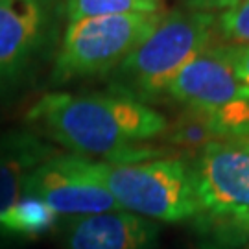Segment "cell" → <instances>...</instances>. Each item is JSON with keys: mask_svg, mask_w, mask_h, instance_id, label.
Masks as SVG:
<instances>
[{"mask_svg": "<svg viewBox=\"0 0 249 249\" xmlns=\"http://www.w3.org/2000/svg\"><path fill=\"white\" fill-rule=\"evenodd\" d=\"M65 18L115 17L133 13H162L164 0H65Z\"/></svg>", "mask_w": 249, "mask_h": 249, "instance_id": "13", "label": "cell"}, {"mask_svg": "<svg viewBox=\"0 0 249 249\" xmlns=\"http://www.w3.org/2000/svg\"><path fill=\"white\" fill-rule=\"evenodd\" d=\"M61 216L39 197L22 194V197L0 220V246L28 244L53 234Z\"/></svg>", "mask_w": 249, "mask_h": 249, "instance_id": "11", "label": "cell"}, {"mask_svg": "<svg viewBox=\"0 0 249 249\" xmlns=\"http://www.w3.org/2000/svg\"><path fill=\"white\" fill-rule=\"evenodd\" d=\"M61 150L32 129L0 133V220L24 194L26 179Z\"/></svg>", "mask_w": 249, "mask_h": 249, "instance_id": "10", "label": "cell"}, {"mask_svg": "<svg viewBox=\"0 0 249 249\" xmlns=\"http://www.w3.org/2000/svg\"><path fill=\"white\" fill-rule=\"evenodd\" d=\"M164 98L205 116L218 139L249 137V87H246L218 45L194 57L166 87Z\"/></svg>", "mask_w": 249, "mask_h": 249, "instance_id": "6", "label": "cell"}, {"mask_svg": "<svg viewBox=\"0 0 249 249\" xmlns=\"http://www.w3.org/2000/svg\"><path fill=\"white\" fill-rule=\"evenodd\" d=\"M218 36L225 45H249V0L218 15Z\"/></svg>", "mask_w": 249, "mask_h": 249, "instance_id": "15", "label": "cell"}, {"mask_svg": "<svg viewBox=\"0 0 249 249\" xmlns=\"http://www.w3.org/2000/svg\"><path fill=\"white\" fill-rule=\"evenodd\" d=\"M162 13L92 17L67 22L53 55L48 83L63 87L78 80L109 76L159 24Z\"/></svg>", "mask_w": 249, "mask_h": 249, "instance_id": "5", "label": "cell"}, {"mask_svg": "<svg viewBox=\"0 0 249 249\" xmlns=\"http://www.w3.org/2000/svg\"><path fill=\"white\" fill-rule=\"evenodd\" d=\"M188 249H229V248H225V246L218 244V242L209 240V238L201 236L199 240H196L194 244H190V246H188Z\"/></svg>", "mask_w": 249, "mask_h": 249, "instance_id": "18", "label": "cell"}, {"mask_svg": "<svg viewBox=\"0 0 249 249\" xmlns=\"http://www.w3.org/2000/svg\"><path fill=\"white\" fill-rule=\"evenodd\" d=\"M194 227L201 232V236L214 240L222 246H227L238 236L249 234V209L232 211L225 214H203L194 222Z\"/></svg>", "mask_w": 249, "mask_h": 249, "instance_id": "14", "label": "cell"}, {"mask_svg": "<svg viewBox=\"0 0 249 249\" xmlns=\"http://www.w3.org/2000/svg\"><path fill=\"white\" fill-rule=\"evenodd\" d=\"M28 129L83 159L129 164L160 157H181L153 146L168 127L155 107L107 89L74 94L52 90L34 102L24 115Z\"/></svg>", "mask_w": 249, "mask_h": 249, "instance_id": "1", "label": "cell"}, {"mask_svg": "<svg viewBox=\"0 0 249 249\" xmlns=\"http://www.w3.org/2000/svg\"><path fill=\"white\" fill-rule=\"evenodd\" d=\"M53 234L61 249H155L160 223L120 209L61 218Z\"/></svg>", "mask_w": 249, "mask_h": 249, "instance_id": "9", "label": "cell"}, {"mask_svg": "<svg viewBox=\"0 0 249 249\" xmlns=\"http://www.w3.org/2000/svg\"><path fill=\"white\" fill-rule=\"evenodd\" d=\"M203 214L249 209V137L214 141L190 159Z\"/></svg>", "mask_w": 249, "mask_h": 249, "instance_id": "8", "label": "cell"}, {"mask_svg": "<svg viewBox=\"0 0 249 249\" xmlns=\"http://www.w3.org/2000/svg\"><path fill=\"white\" fill-rule=\"evenodd\" d=\"M160 142L181 157H194L214 141H220L214 127L209 124L205 116L197 115L194 111H185L168 122L166 131L160 135Z\"/></svg>", "mask_w": 249, "mask_h": 249, "instance_id": "12", "label": "cell"}, {"mask_svg": "<svg viewBox=\"0 0 249 249\" xmlns=\"http://www.w3.org/2000/svg\"><path fill=\"white\" fill-rule=\"evenodd\" d=\"M225 248L229 249H249V234H244V236H238L232 242H229Z\"/></svg>", "mask_w": 249, "mask_h": 249, "instance_id": "19", "label": "cell"}, {"mask_svg": "<svg viewBox=\"0 0 249 249\" xmlns=\"http://www.w3.org/2000/svg\"><path fill=\"white\" fill-rule=\"evenodd\" d=\"M218 15L197 9L164 11L159 24L107 76L109 89L142 104L164 98L166 87L194 57L214 45Z\"/></svg>", "mask_w": 249, "mask_h": 249, "instance_id": "2", "label": "cell"}, {"mask_svg": "<svg viewBox=\"0 0 249 249\" xmlns=\"http://www.w3.org/2000/svg\"><path fill=\"white\" fill-rule=\"evenodd\" d=\"M242 0H183L185 8L197 9V11H205V13H214L216 11H227V9L234 8L236 4H240Z\"/></svg>", "mask_w": 249, "mask_h": 249, "instance_id": "17", "label": "cell"}, {"mask_svg": "<svg viewBox=\"0 0 249 249\" xmlns=\"http://www.w3.org/2000/svg\"><path fill=\"white\" fill-rule=\"evenodd\" d=\"M24 194L39 197L61 218L120 211L115 197L92 178L89 159L63 151L26 179Z\"/></svg>", "mask_w": 249, "mask_h": 249, "instance_id": "7", "label": "cell"}, {"mask_svg": "<svg viewBox=\"0 0 249 249\" xmlns=\"http://www.w3.org/2000/svg\"><path fill=\"white\" fill-rule=\"evenodd\" d=\"M89 170L122 211L151 222L194 223L205 213L187 157H160L129 164L89 159Z\"/></svg>", "mask_w": 249, "mask_h": 249, "instance_id": "3", "label": "cell"}, {"mask_svg": "<svg viewBox=\"0 0 249 249\" xmlns=\"http://www.w3.org/2000/svg\"><path fill=\"white\" fill-rule=\"evenodd\" d=\"M65 0H0V113L15 106L52 65Z\"/></svg>", "mask_w": 249, "mask_h": 249, "instance_id": "4", "label": "cell"}, {"mask_svg": "<svg viewBox=\"0 0 249 249\" xmlns=\"http://www.w3.org/2000/svg\"><path fill=\"white\" fill-rule=\"evenodd\" d=\"M218 50L231 65L236 78L249 87V45H218Z\"/></svg>", "mask_w": 249, "mask_h": 249, "instance_id": "16", "label": "cell"}]
</instances>
